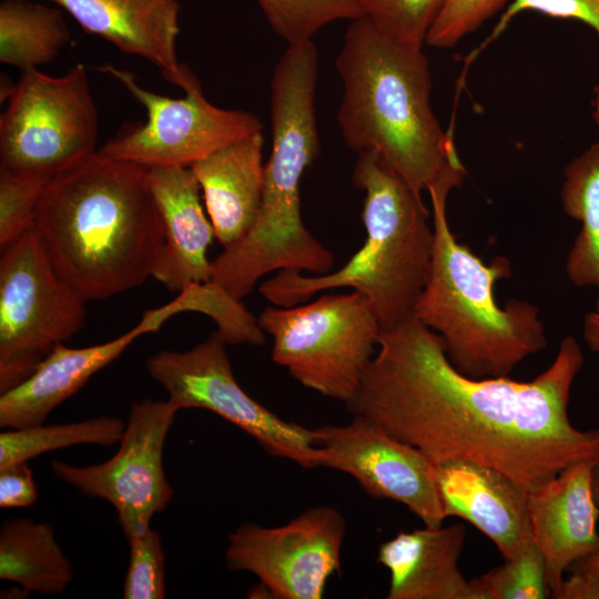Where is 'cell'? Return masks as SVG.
Returning <instances> with one entry per match:
<instances>
[{
  "instance_id": "cell-1",
  "label": "cell",
  "mask_w": 599,
  "mask_h": 599,
  "mask_svg": "<svg viewBox=\"0 0 599 599\" xmlns=\"http://www.w3.org/2000/svg\"><path fill=\"white\" fill-rule=\"evenodd\" d=\"M585 364L565 336L551 365L528 382L471 378L449 362L441 337L415 316L383 331L352 398V415L422 450L498 469L532 491L568 466L599 457V428L580 430L568 415Z\"/></svg>"
},
{
  "instance_id": "cell-2",
  "label": "cell",
  "mask_w": 599,
  "mask_h": 599,
  "mask_svg": "<svg viewBox=\"0 0 599 599\" xmlns=\"http://www.w3.org/2000/svg\"><path fill=\"white\" fill-rule=\"evenodd\" d=\"M31 229L58 274L87 302L142 285L164 244L148 167L100 151L48 181Z\"/></svg>"
},
{
  "instance_id": "cell-3",
  "label": "cell",
  "mask_w": 599,
  "mask_h": 599,
  "mask_svg": "<svg viewBox=\"0 0 599 599\" xmlns=\"http://www.w3.org/2000/svg\"><path fill=\"white\" fill-rule=\"evenodd\" d=\"M317 80L318 54L312 40L287 45L271 80L272 150L256 221L212 261L211 282L236 301L268 273L323 275L334 266L333 253L311 234L301 213V180L321 151Z\"/></svg>"
},
{
  "instance_id": "cell-4",
  "label": "cell",
  "mask_w": 599,
  "mask_h": 599,
  "mask_svg": "<svg viewBox=\"0 0 599 599\" xmlns=\"http://www.w3.org/2000/svg\"><path fill=\"white\" fill-rule=\"evenodd\" d=\"M466 171L454 151L427 192L433 205L434 250L414 316L443 339L451 365L471 378L508 376L547 345L540 309L510 298L497 304L496 283L511 275L509 261L484 263L453 234L446 215L449 192Z\"/></svg>"
},
{
  "instance_id": "cell-5",
  "label": "cell",
  "mask_w": 599,
  "mask_h": 599,
  "mask_svg": "<svg viewBox=\"0 0 599 599\" xmlns=\"http://www.w3.org/2000/svg\"><path fill=\"white\" fill-rule=\"evenodd\" d=\"M336 69L345 144L357 153L378 152L422 196L455 149L430 106L432 73L423 49L393 41L363 16L351 20Z\"/></svg>"
},
{
  "instance_id": "cell-6",
  "label": "cell",
  "mask_w": 599,
  "mask_h": 599,
  "mask_svg": "<svg viewBox=\"0 0 599 599\" xmlns=\"http://www.w3.org/2000/svg\"><path fill=\"white\" fill-rule=\"evenodd\" d=\"M357 154L352 180L365 193L363 246L334 272L278 271L258 291L272 305L291 307L318 292L349 287L367 297L383 332L414 317L429 275L434 229L422 196L378 152Z\"/></svg>"
},
{
  "instance_id": "cell-7",
  "label": "cell",
  "mask_w": 599,
  "mask_h": 599,
  "mask_svg": "<svg viewBox=\"0 0 599 599\" xmlns=\"http://www.w3.org/2000/svg\"><path fill=\"white\" fill-rule=\"evenodd\" d=\"M257 322L273 339L274 363L304 387L344 404L359 386L382 334L372 304L357 291L267 306Z\"/></svg>"
},
{
  "instance_id": "cell-8",
  "label": "cell",
  "mask_w": 599,
  "mask_h": 599,
  "mask_svg": "<svg viewBox=\"0 0 599 599\" xmlns=\"http://www.w3.org/2000/svg\"><path fill=\"white\" fill-rule=\"evenodd\" d=\"M99 114L87 67L20 72L0 118V167L52 177L95 152Z\"/></svg>"
},
{
  "instance_id": "cell-9",
  "label": "cell",
  "mask_w": 599,
  "mask_h": 599,
  "mask_svg": "<svg viewBox=\"0 0 599 599\" xmlns=\"http://www.w3.org/2000/svg\"><path fill=\"white\" fill-rule=\"evenodd\" d=\"M87 301L55 271L32 229L1 251L0 394L32 375L85 319Z\"/></svg>"
},
{
  "instance_id": "cell-10",
  "label": "cell",
  "mask_w": 599,
  "mask_h": 599,
  "mask_svg": "<svg viewBox=\"0 0 599 599\" xmlns=\"http://www.w3.org/2000/svg\"><path fill=\"white\" fill-rule=\"evenodd\" d=\"M145 365L177 410H210L241 428L267 454L305 469L321 467L313 430L283 419L241 387L232 370L226 343L216 331L187 351H159Z\"/></svg>"
},
{
  "instance_id": "cell-11",
  "label": "cell",
  "mask_w": 599,
  "mask_h": 599,
  "mask_svg": "<svg viewBox=\"0 0 599 599\" xmlns=\"http://www.w3.org/2000/svg\"><path fill=\"white\" fill-rule=\"evenodd\" d=\"M119 81L144 108V122H126L99 150L115 160L144 167L191 166L235 141L263 132L247 111L212 104L201 83L172 99L145 89L134 73L110 63L97 67Z\"/></svg>"
},
{
  "instance_id": "cell-12",
  "label": "cell",
  "mask_w": 599,
  "mask_h": 599,
  "mask_svg": "<svg viewBox=\"0 0 599 599\" xmlns=\"http://www.w3.org/2000/svg\"><path fill=\"white\" fill-rule=\"evenodd\" d=\"M177 412L169 399L135 402L110 459L85 466L52 460L51 470L82 495L110 502L126 539L140 534L174 495L164 473L163 450Z\"/></svg>"
},
{
  "instance_id": "cell-13",
  "label": "cell",
  "mask_w": 599,
  "mask_h": 599,
  "mask_svg": "<svg viewBox=\"0 0 599 599\" xmlns=\"http://www.w3.org/2000/svg\"><path fill=\"white\" fill-rule=\"evenodd\" d=\"M345 531L331 506L309 507L277 527L244 522L227 537L225 565L255 575L271 598L321 599L341 569Z\"/></svg>"
},
{
  "instance_id": "cell-14",
  "label": "cell",
  "mask_w": 599,
  "mask_h": 599,
  "mask_svg": "<svg viewBox=\"0 0 599 599\" xmlns=\"http://www.w3.org/2000/svg\"><path fill=\"white\" fill-rule=\"evenodd\" d=\"M312 430L321 467L352 476L374 498L406 506L425 526L443 525L447 517L435 464L422 450L358 415H353L348 424Z\"/></svg>"
},
{
  "instance_id": "cell-15",
  "label": "cell",
  "mask_w": 599,
  "mask_h": 599,
  "mask_svg": "<svg viewBox=\"0 0 599 599\" xmlns=\"http://www.w3.org/2000/svg\"><path fill=\"white\" fill-rule=\"evenodd\" d=\"M190 309L189 297L180 293L165 305L144 311L133 328L109 342L80 348L57 344L30 377L0 394V426L20 429L44 424L58 406L122 355L135 339L156 333L169 318Z\"/></svg>"
},
{
  "instance_id": "cell-16",
  "label": "cell",
  "mask_w": 599,
  "mask_h": 599,
  "mask_svg": "<svg viewBox=\"0 0 599 599\" xmlns=\"http://www.w3.org/2000/svg\"><path fill=\"white\" fill-rule=\"evenodd\" d=\"M598 459L579 460L528 493L531 535L545 559L551 598L559 599L567 570L599 549L591 486Z\"/></svg>"
},
{
  "instance_id": "cell-17",
  "label": "cell",
  "mask_w": 599,
  "mask_h": 599,
  "mask_svg": "<svg viewBox=\"0 0 599 599\" xmlns=\"http://www.w3.org/2000/svg\"><path fill=\"white\" fill-rule=\"evenodd\" d=\"M65 10L84 31L123 53L154 64L184 92L200 84L176 54L180 34L179 0H39Z\"/></svg>"
},
{
  "instance_id": "cell-18",
  "label": "cell",
  "mask_w": 599,
  "mask_h": 599,
  "mask_svg": "<svg viewBox=\"0 0 599 599\" xmlns=\"http://www.w3.org/2000/svg\"><path fill=\"white\" fill-rule=\"evenodd\" d=\"M446 517H459L488 537L504 559L534 540L528 491L502 471L473 461L435 464Z\"/></svg>"
},
{
  "instance_id": "cell-19",
  "label": "cell",
  "mask_w": 599,
  "mask_h": 599,
  "mask_svg": "<svg viewBox=\"0 0 599 599\" xmlns=\"http://www.w3.org/2000/svg\"><path fill=\"white\" fill-rule=\"evenodd\" d=\"M149 181L164 229V244L152 277L166 290H183L211 281L207 258L215 233L201 204V189L190 166L148 167Z\"/></svg>"
},
{
  "instance_id": "cell-20",
  "label": "cell",
  "mask_w": 599,
  "mask_h": 599,
  "mask_svg": "<svg viewBox=\"0 0 599 599\" xmlns=\"http://www.w3.org/2000/svg\"><path fill=\"white\" fill-rule=\"evenodd\" d=\"M461 524L399 531L382 542L377 561L389 571L387 599H476L458 562Z\"/></svg>"
},
{
  "instance_id": "cell-21",
  "label": "cell",
  "mask_w": 599,
  "mask_h": 599,
  "mask_svg": "<svg viewBox=\"0 0 599 599\" xmlns=\"http://www.w3.org/2000/svg\"><path fill=\"white\" fill-rule=\"evenodd\" d=\"M263 132L235 141L193 163L215 238L223 248L254 225L264 183Z\"/></svg>"
},
{
  "instance_id": "cell-22",
  "label": "cell",
  "mask_w": 599,
  "mask_h": 599,
  "mask_svg": "<svg viewBox=\"0 0 599 599\" xmlns=\"http://www.w3.org/2000/svg\"><path fill=\"white\" fill-rule=\"evenodd\" d=\"M0 579L45 596L62 593L73 579L72 564L49 522L4 520L0 528Z\"/></svg>"
},
{
  "instance_id": "cell-23",
  "label": "cell",
  "mask_w": 599,
  "mask_h": 599,
  "mask_svg": "<svg viewBox=\"0 0 599 599\" xmlns=\"http://www.w3.org/2000/svg\"><path fill=\"white\" fill-rule=\"evenodd\" d=\"M560 195L564 212L581 224L567 254L566 275L575 286L599 294V142L567 164Z\"/></svg>"
},
{
  "instance_id": "cell-24",
  "label": "cell",
  "mask_w": 599,
  "mask_h": 599,
  "mask_svg": "<svg viewBox=\"0 0 599 599\" xmlns=\"http://www.w3.org/2000/svg\"><path fill=\"white\" fill-rule=\"evenodd\" d=\"M72 41L60 7L32 0L0 3V61L21 71L51 62Z\"/></svg>"
},
{
  "instance_id": "cell-25",
  "label": "cell",
  "mask_w": 599,
  "mask_h": 599,
  "mask_svg": "<svg viewBox=\"0 0 599 599\" xmlns=\"http://www.w3.org/2000/svg\"><path fill=\"white\" fill-rule=\"evenodd\" d=\"M125 423L112 416L80 422L7 429L0 434V468L77 445L119 444Z\"/></svg>"
},
{
  "instance_id": "cell-26",
  "label": "cell",
  "mask_w": 599,
  "mask_h": 599,
  "mask_svg": "<svg viewBox=\"0 0 599 599\" xmlns=\"http://www.w3.org/2000/svg\"><path fill=\"white\" fill-rule=\"evenodd\" d=\"M273 31L287 44L309 41L323 27L363 17L359 0H255Z\"/></svg>"
},
{
  "instance_id": "cell-27",
  "label": "cell",
  "mask_w": 599,
  "mask_h": 599,
  "mask_svg": "<svg viewBox=\"0 0 599 599\" xmlns=\"http://www.w3.org/2000/svg\"><path fill=\"white\" fill-rule=\"evenodd\" d=\"M470 581L476 599H544L551 597L544 556L534 540L505 564Z\"/></svg>"
},
{
  "instance_id": "cell-28",
  "label": "cell",
  "mask_w": 599,
  "mask_h": 599,
  "mask_svg": "<svg viewBox=\"0 0 599 599\" xmlns=\"http://www.w3.org/2000/svg\"><path fill=\"white\" fill-rule=\"evenodd\" d=\"M447 0H359L363 14L393 41L423 49Z\"/></svg>"
},
{
  "instance_id": "cell-29",
  "label": "cell",
  "mask_w": 599,
  "mask_h": 599,
  "mask_svg": "<svg viewBox=\"0 0 599 599\" xmlns=\"http://www.w3.org/2000/svg\"><path fill=\"white\" fill-rule=\"evenodd\" d=\"M51 177L0 167V250L31 227L43 190Z\"/></svg>"
},
{
  "instance_id": "cell-30",
  "label": "cell",
  "mask_w": 599,
  "mask_h": 599,
  "mask_svg": "<svg viewBox=\"0 0 599 599\" xmlns=\"http://www.w3.org/2000/svg\"><path fill=\"white\" fill-rule=\"evenodd\" d=\"M126 540L130 557L123 583V598H165V554L160 534L148 528Z\"/></svg>"
},
{
  "instance_id": "cell-31",
  "label": "cell",
  "mask_w": 599,
  "mask_h": 599,
  "mask_svg": "<svg viewBox=\"0 0 599 599\" xmlns=\"http://www.w3.org/2000/svg\"><path fill=\"white\" fill-rule=\"evenodd\" d=\"M509 0H447L426 38V43L441 49L456 45Z\"/></svg>"
},
{
  "instance_id": "cell-32",
  "label": "cell",
  "mask_w": 599,
  "mask_h": 599,
  "mask_svg": "<svg viewBox=\"0 0 599 599\" xmlns=\"http://www.w3.org/2000/svg\"><path fill=\"white\" fill-rule=\"evenodd\" d=\"M527 10L579 20L599 34V0H512L501 14L493 35L496 37L515 16Z\"/></svg>"
},
{
  "instance_id": "cell-33",
  "label": "cell",
  "mask_w": 599,
  "mask_h": 599,
  "mask_svg": "<svg viewBox=\"0 0 599 599\" xmlns=\"http://www.w3.org/2000/svg\"><path fill=\"white\" fill-rule=\"evenodd\" d=\"M38 500V489L28 461L0 468V508L30 507Z\"/></svg>"
},
{
  "instance_id": "cell-34",
  "label": "cell",
  "mask_w": 599,
  "mask_h": 599,
  "mask_svg": "<svg viewBox=\"0 0 599 599\" xmlns=\"http://www.w3.org/2000/svg\"><path fill=\"white\" fill-rule=\"evenodd\" d=\"M559 599H599V566L588 557L579 560L569 569Z\"/></svg>"
},
{
  "instance_id": "cell-35",
  "label": "cell",
  "mask_w": 599,
  "mask_h": 599,
  "mask_svg": "<svg viewBox=\"0 0 599 599\" xmlns=\"http://www.w3.org/2000/svg\"><path fill=\"white\" fill-rule=\"evenodd\" d=\"M582 334L589 349L599 355V300L583 317Z\"/></svg>"
},
{
  "instance_id": "cell-36",
  "label": "cell",
  "mask_w": 599,
  "mask_h": 599,
  "mask_svg": "<svg viewBox=\"0 0 599 599\" xmlns=\"http://www.w3.org/2000/svg\"><path fill=\"white\" fill-rule=\"evenodd\" d=\"M591 486L595 501L599 508V459L597 460L592 470ZM588 558L599 566V549L588 556Z\"/></svg>"
},
{
  "instance_id": "cell-37",
  "label": "cell",
  "mask_w": 599,
  "mask_h": 599,
  "mask_svg": "<svg viewBox=\"0 0 599 599\" xmlns=\"http://www.w3.org/2000/svg\"><path fill=\"white\" fill-rule=\"evenodd\" d=\"M592 118L599 130V83L593 89Z\"/></svg>"
}]
</instances>
